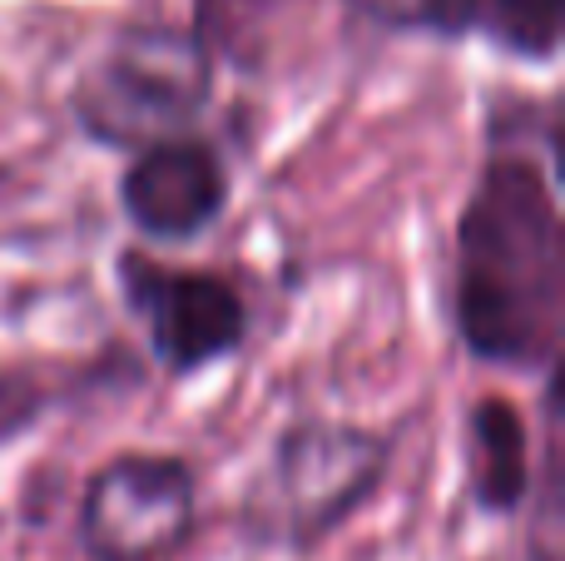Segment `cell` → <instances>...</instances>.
<instances>
[{
  "mask_svg": "<svg viewBox=\"0 0 565 561\" xmlns=\"http://www.w3.org/2000/svg\"><path fill=\"white\" fill-rule=\"evenodd\" d=\"M282 0H194V35L214 60L248 70L264 60Z\"/></svg>",
  "mask_w": 565,
  "mask_h": 561,
  "instance_id": "9c48e42d",
  "label": "cell"
},
{
  "mask_svg": "<svg viewBox=\"0 0 565 561\" xmlns=\"http://www.w3.org/2000/svg\"><path fill=\"white\" fill-rule=\"evenodd\" d=\"M119 298L145 324L149 348L159 368L174 378H189L218 358L238 353L248 338V308L238 288L204 268H174L159 258L125 248L115 264Z\"/></svg>",
  "mask_w": 565,
  "mask_h": 561,
  "instance_id": "5b68a950",
  "label": "cell"
},
{
  "mask_svg": "<svg viewBox=\"0 0 565 561\" xmlns=\"http://www.w3.org/2000/svg\"><path fill=\"white\" fill-rule=\"evenodd\" d=\"M457 334L477 363L556 368L565 324V229L531 155L481 165L457 219Z\"/></svg>",
  "mask_w": 565,
  "mask_h": 561,
  "instance_id": "6da1fadb",
  "label": "cell"
},
{
  "mask_svg": "<svg viewBox=\"0 0 565 561\" xmlns=\"http://www.w3.org/2000/svg\"><path fill=\"white\" fill-rule=\"evenodd\" d=\"M362 15L397 30H437V0H352Z\"/></svg>",
  "mask_w": 565,
  "mask_h": 561,
  "instance_id": "30bf717a",
  "label": "cell"
},
{
  "mask_svg": "<svg viewBox=\"0 0 565 561\" xmlns=\"http://www.w3.org/2000/svg\"><path fill=\"white\" fill-rule=\"evenodd\" d=\"M392 443L342 417H298L282 427L254 497V522L288 547L338 532L387 477Z\"/></svg>",
  "mask_w": 565,
  "mask_h": 561,
  "instance_id": "3957f363",
  "label": "cell"
},
{
  "mask_svg": "<svg viewBox=\"0 0 565 561\" xmlns=\"http://www.w3.org/2000/svg\"><path fill=\"white\" fill-rule=\"evenodd\" d=\"M467 477L481 512L511 517L531 493L526 417L507 398H477L467 413Z\"/></svg>",
  "mask_w": 565,
  "mask_h": 561,
  "instance_id": "52a82bcc",
  "label": "cell"
},
{
  "mask_svg": "<svg viewBox=\"0 0 565 561\" xmlns=\"http://www.w3.org/2000/svg\"><path fill=\"white\" fill-rule=\"evenodd\" d=\"M487 35L526 60H556L565 0H437V35Z\"/></svg>",
  "mask_w": 565,
  "mask_h": 561,
  "instance_id": "ba28073f",
  "label": "cell"
},
{
  "mask_svg": "<svg viewBox=\"0 0 565 561\" xmlns=\"http://www.w3.org/2000/svg\"><path fill=\"white\" fill-rule=\"evenodd\" d=\"M214 95V55L184 25H129L75 85V119L109 149L179 135Z\"/></svg>",
  "mask_w": 565,
  "mask_h": 561,
  "instance_id": "7a4b0ae2",
  "label": "cell"
},
{
  "mask_svg": "<svg viewBox=\"0 0 565 561\" xmlns=\"http://www.w3.org/2000/svg\"><path fill=\"white\" fill-rule=\"evenodd\" d=\"M199 517L194 467L174 453H119L89 473L79 497V547L89 561H169Z\"/></svg>",
  "mask_w": 565,
  "mask_h": 561,
  "instance_id": "277c9868",
  "label": "cell"
},
{
  "mask_svg": "<svg viewBox=\"0 0 565 561\" xmlns=\"http://www.w3.org/2000/svg\"><path fill=\"white\" fill-rule=\"evenodd\" d=\"M228 174L214 145L189 135L154 139L119 174V209L145 239L159 244H189L224 219Z\"/></svg>",
  "mask_w": 565,
  "mask_h": 561,
  "instance_id": "8992f818",
  "label": "cell"
}]
</instances>
